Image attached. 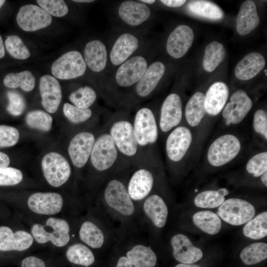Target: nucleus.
I'll list each match as a JSON object with an SVG mask.
<instances>
[{"instance_id":"17","label":"nucleus","mask_w":267,"mask_h":267,"mask_svg":"<svg viewBox=\"0 0 267 267\" xmlns=\"http://www.w3.org/2000/svg\"><path fill=\"white\" fill-rule=\"evenodd\" d=\"M182 118V101L180 95L170 93L163 101L160 112L159 128L163 133H167L178 126Z\"/></svg>"},{"instance_id":"48","label":"nucleus","mask_w":267,"mask_h":267,"mask_svg":"<svg viewBox=\"0 0 267 267\" xmlns=\"http://www.w3.org/2000/svg\"><path fill=\"white\" fill-rule=\"evenodd\" d=\"M22 179V173L18 169L7 167L0 169V186L16 185Z\"/></svg>"},{"instance_id":"50","label":"nucleus","mask_w":267,"mask_h":267,"mask_svg":"<svg viewBox=\"0 0 267 267\" xmlns=\"http://www.w3.org/2000/svg\"><path fill=\"white\" fill-rule=\"evenodd\" d=\"M253 126L255 132L267 139V113L263 109H258L253 116Z\"/></svg>"},{"instance_id":"56","label":"nucleus","mask_w":267,"mask_h":267,"mask_svg":"<svg viewBox=\"0 0 267 267\" xmlns=\"http://www.w3.org/2000/svg\"><path fill=\"white\" fill-rule=\"evenodd\" d=\"M175 267H202L200 266H199L194 264H183L180 263L177 265Z\"/></svg>"},{"instance_id":"28","label":"nucleus","mask_w":267,"mask_h":267,"mask_svg":"<svg viewBox=\"0 0 267 267\" xmlns=\"http://www.w3.org/2000/svg\"><path fill=\"white\" fill-rule=\"evenodd\" d=\"M265 64V59L262 54L250 53L238 63L235 69V75L240 80H250L260 73Z\"/></svg>"},{"instance_id":"42","label":"nucleus","mask_w":267,"mask_h":267,"mask_svg":"<svg viewBox=\"0 0 267 267\" xmlns=\"http://www.w3.org/2000/svg\"><path fill=\"white\" fill-rule=\"evenodd\" d=\"M25 122L32 129L47 132L51 129L53 120L48 113L40 110H35L27 113Z\"/></svg>"},{"instance_id":"55","label":"nucleus","mask_w":267,"mask_h":267,"mask_svg":"<svg viewBox=\"0 0 267 267\" xmlns=\"http://www.w3.org/2000/svg\"><path fill=\"white\" fill-rule=\"evenodd\" d=\"M5 54V49L3 41L1 36L0 35V58H2Z\"/></svg>"},{"instance_id":"3","label":"nucleus","mask_w":267,"mask_h":267,"mask_svg":"<svg viewBox=\"0 0 267 267\" xmlns=\"http://www.w3.org/2000/svg\"><path fill=\"white\" fill-rule=\"evenodd\" d=\"M107 130L120 155L134 162L139 159L141 150L136 140L133 121L123 112H119Z\"/></svg>"},{"instance_id":"26","label":"nucleus","mask_w":267,"mask_h":267,"mask_svg":"<svg viewBox=\"0 0 267 267\" xmlns=\"http://www.w3.org/2000/svg\"><path fill=\"white\" fill-rule=\"evenodd\" d=\"M33 237L24 230L13 232L9 227L0 226V251H23L33 244Z\"/></svg>"},{"instance_id":"39","label":"nucleus","mask_w":267,"mask_h":267,"mask_svg":"<svg viewBox=\"0 0 267 267\" xmlns=\"http://www.w3.org/2000/svg\"><path fill=\"white\" fill-rule=\"evenodd\" d=\"M244 235L254 240L261 239L267 235V212L264 211L247 222L243 228Z\"/></svg>"},{"instance_id":"4","label":"nucleus","mask_w":267,"mask_h":267,"mask_svg":"<svg viewBox=\"0 0 267 267\" xmlns=\"http://www.w3.org/2000/svg\"><path fill=\"white\" fill-rule=\"evenodd\" d=\"M166 69V66L162 61H152L140 80L119 104L130 107L149 98L163 80Z\"/></svg>"},{"instance_id":"38","label":"nucleus","mask_w":267,"mask_h":267,"mask_svg":"<svg viewBox=\"0 0 267 267\" xmlns=\"http://www.w3.org/2000/svg\"><path fill=\"white\" fill-rule=\"evenodd\" d=\"M4 85L10 89L20 88L24 91L33 90L36 84V80L33 74L27 70L19 73H10L3 79Z\"/></svg>"},{"instance_id":"47","label":"nucleus","mask_w":267,"mask_h":267,"mask_svg":"<svg viewBox=\"0 0 267 267\" xmlns=\"http://www.w3.org/2000/svg\"><path fill=\"white\" fill-rule=\"evenodd\" d=\"M8 104L6 110L11 115L15 116L20 115L26 108V101L20 93L10 90L7 92Z\"/></svg>"},{"instance_id":"60","label":"nucleus","mask_w":267,"mask_h":267,"mask_svg":"<svg viewBox=\"0 0 267 267\" xmlns=\"http://www.w3.org/2000/svg\"><path fill=\"white\" fill-rule=\"evenodd\" d=\"M5 0H0V9L2 6L4 4Z\"/></svg>"},{"instance_id":"34","label":"nucleus","mask_w":267,"mask_h":267,"mask_svg":"<svg viewBox=\"0 0 267 267\" xmlns=\"http://www.w3.org/2000/svg\"><path fill=\"white\" fill-rule=\"evenodd\" d=\"M188 11L199 17L211 20H220L223 16L221 8L213 2L196 0L190 1L187 4Z\"/></svg>"},{"instance_id":"53","label":"nucleus","mask_w":267,"mask_h":267,"mask_svg":"<svg viewBox=\"0 0 267 267\" xmlns=\"http://www.w3.org/2000/svg\"><path fill=\"white\" fill-rule=\"evenodd\" d=\"M116 267H134L126 256H121L118 260Z\"/></svg>"},{"instance_id":"57","label":"nucleus","mask_w":267,"mask_h":267,"mask_svg":"<svg viewBox=\"0 0 267 267\" xmlns=\"http://www.w3.org/2000/svg\"><path fill=\"white\" fill-rule=\"evenodd\" d=\"M261 180L262 183L266 186H267V172L264 173L261 176Z\"/></svg>"},{"instance_id":"41","label":"nucleus","mask_w":267,"mask_h":267,"mask_svg":"<svg viewBox=\"0 0 267 267\" xmlns=\"http://www.w3.org/2000/svg\"><path fill=\"white\" fill-rule=\"evenodd\" d=\"M97 95L95 89L89 86H84L72 92L69 99L73 105L82 108H89L96 100Z\"/></svg>"},{"instance_id":"5","label":"nucleus","mask_w":267,"mask_h":267,"mask_svg":"<svg viewBox=\"0 0 267 267\" xmlns=\"http://www.w3.org/2000/svg\"><path fill=\"white\" fill-rule=\"evenodd\" d=\"M113 12L118 23L116 27L142 31H146L152 15L150 7L139 0L121 1L115 6Z\"/></svg>"},{"instance_id":"23","label":"nucleus","mask_w":267,"mask_h":267,"mask_svg":"<svg viewBox=\"0 0 267 267\" xmlns=\"http://www.w3.org/2000/svg\"><path fill=\"white\" fill-rule=\"evenodd\" d=\"M170 243L174 258L180 263L194 264L203 257L202 250L194 246L191 240L182 233L173 235Z\"/></svg>"},{"instance_id":"12","label":"nucleus","mask_w":267,"mask_h":267,"mask_svg":"<svg viewBox=\"0 0 267 267\" xmlns=\"http://www.w3.org/2000/svg\"><path fill=\"white\" fill-rule=\"evenodd\" d=\"M51 69L54 77L60 80H71L83 76L87 68L83 54L78 50H72L55 60Z\"/></svg>"},{"instance_id":"27","label":"nucleus","mask_w":267,"mask_h":267,"mask_svg":"<svg viewBox=\"0 0 267 267\" xmlns=\"http://www.w3.org/2000/svg\"><path fill=\"white\" fill-rule=\"evenodd\" d=\"M229 95V89L223 82H217L212 84L205 95L206 113L214 116L223 109Z\"/></svg>"},{"instance_id":"37","label":"nucleus","mask_w":267,"mask_h":267,"mask_svg":"<svg viewBox=\"0 0 267 267\" xmlns=\"http://www.w3.org/2000/svg\"><path fill=\"white\" fill-rule=\"evenodd\" d=\"M66 256L70 262L86 267L90 266L95 261L91 250L88 246L81 243H75L69 246Z\"/></svg>"},{"instance_id":"9","label":"nucleus","mask_w":267,"mask_h":267,"mask_svg":"<svg viewBox=\"0 0 267 267\" xmlns=\"http://www.w3.org/2000/svg\"><path fill=\"white\" fill-rule=\"evenodd\" d=\"M133 125L134 136L141 150L157 142L158 123L151 107L145 105L139 108L134 114Z\"/></svg>"},{"instance_id":"1","label":"nucleus","mask_w":267,"mask_h":267,"mask_svg":"<svg viewBox=\"0 0 267 267\" xmlns=\"http://www.w3.org/2000/svg\"><path fill=\"white\" fill-rule=\"evenodd\" d=\"M152 62L151 48L148 43L114 71L106 84L105 98L119 104L140 80Z\"/></svg>"},{"instance_id":"22","label":"nucleus","mask_w":267,"mask_h":267,"mask_svg":"<svg viewBox=\"0 0 267 267\" xmlns=\"http://www.w3.org/2000/svg\"><path fill=\"white\" fill-rule=\"evenodd\" d=\"M27 203L29 208L35 213L53 215L61 211L63 200L58 193L36 192L29 196Z\"/></svg>"},{"instance_id":"45","label":"nucleus","mask_w":267,"mask_h":267,"mask_svg":"<svg viewBox=\"0 0 267 267\" xmlns=\"http://www.w3.org/2000/svg\"><path fill=\"white\" fill-rule=\"evenodd\" d=\"M246 171L253 177H261L267 172V152H262L253 156L246 165Z\"/></svg>"},{"instance_id":"51","label":"nucleus","mask_w":267,"mask_h":267,"mask_svg":"<svg viewBox=\"0 0 267 267\" xmlns=\"http://www.w3.org/2000/svg\"><path fill=\"white\" fill-rule=\"evenodd\" d=\"M21 267H46L42 259L35 256H29L24 259L21 263Z\"/></svg>"},{"instance_id":"54","label":"nucleus","mask_w":267,"mask_h":267,"mask_svg":"<svg viewBox=\"0 0 267 267\" xmlns=\"http://www.w3.org/2000/svg\"><path fill=\"white\" fill-rule=\"evenodd\" d=\"M10 164V159L5 153L0 152V169L7 167Z\"/></svg>"},{"instance_id":"43","label":"nucleus","mask_w":267,"mask_h":267,"mask_svg":"<svg viewBox=\"0 0 267 267\" xmlns=\"http://www.w3.org/2000/svg\"><path fill=\"white\" fill-rule=\"evenodd\" d=\"M5 46L8 53L15 59L25 60L30 56L27 47L16 35L8 36L5 41Z\"/></svg>"},{"instance_id":"31","label":"nucleus","mask_w":267,"mask_h":267,"mask_svg":"<svg viewBox=\"0 0 267 267\" xmlns=\"http://www.w3.org/2000/svg\"><path fill=\"white\" fill-rule=\"evenodd\" d=\"M81 240L93 249H100L106 244V236L103 230L91 221L82 223L79 231Z\"/></svg>"},{"instance_id":"36","label":"nucleus","mask_w":267,"mask_h":267,"mask_svg":"<svg viewBox=\"0 0 267 267\" xmlns=\"http://www.w3.org/2000/svg\"><path fill=\"white\" fill-rule=\"evenodd\" d=\"M229 193V190L226 188H221L218 190H205L196 196L194 203L195 205L199 208H217L225 201V197Z\"/></svg>"},{"instance_id":"29","label":"nucleus","mask_w":267,"mask_h":267,"mask_svg":"<svg viewBox=\"0 0 267 267\" xmlns=\"http://www.w3.org/2000/svg\"><path fill=\"white\" fill-rule=\"evenodd\" d=\"M260 18L254 1L248 0L240 6L236 20V31L240 35H245L255 29Z\"/></svg>"},{"instance_id":"52","label":"nucleus","mask_w":267,"mask_h":267,"mask_svg":"<svg viewBox=\"0 0 267 267\" xmlns=\"http://www.w3.org/2000/svg\"><path fill=\"white\" fill-rule=\"evenodd\" d=\"M165 6L169 7L176 8L180 7L184 4L186 0H161L159 1Z\"/></svg>"},{"instance_id":"59","label":"nucleus","mask_w":267,"mask_h":267,"mask_svg":"<svg viewBox=\"0 0 267 267\" xmlns=\"http://www.w3.org/2000/svg\"><path fill=\"white\" fill-rule=\"evenodd\" d=\"M73 2L77 3H91L94 1L93 0H73Z\"/></svg>"},{"instance_id":"19","label":"nucleus","mask_w":267,"mask_h":267,"mask_svg":"<svg viewBox=\"0 0 267 267\" xmlns=\"http://www.w3.org/2000/svg\"><path fill=\"white\" fill-rule=\"evenodd\" d=\"M252 106V100L244 90L238 89L234 91L230 98V101L222 109V116L226 125H237L241 123Z\"/></svg>"},{"instance_id":"35","label":"nucleus","mask_w":267,"mask_h":267,"mask_svg":"<svg viewBox=\"0 0 267 267\" xmlns=\"http://www.w3.org/2000/svg\"><path fill=\"white\" fill-rule=\"evenodd\" d=\"M223 45L217 41H213L205 48L202 65L204 70L213 72L223 61L225 56Z\"/></svg>"},{"instance_id":"44","label":"nucleus","mask_w":267,"mask_h":267,"mask_svg":"<svg viewBox=\"0 0 267 267\" xmlns=\"http://www.w3.org/2000/svg\"><path fill=\"white\" fill-rule=\"evenodd\" d=\"M63 112L67 119L75 124L85 122L92 115V111L90 108L82 109L69 103L64 104Z\"/></svg>"},{"instance_id":"33","label":"nucleus","mask_w":267,"mask_h":267,"mask_svg":"<svg viewBox=\"0 0 267 267\" xmlns=\"http://www.w3.org/2000/svg\"><path fill=\"white\" fill-rule=\"evenodd\" d=\"M192 221L196 226L204 232L210 235L218 234L222 227V222L218 215L209 210L195 213Z\"/></svg>"},{"instance_id":"32","label":"nucleus","mask_w":267,"mask_h":267,"mask_svg":"<svg viewBox=\"0 0 267 267\" xmlns=\"http://www.w3.org/2000/svg\"><path fill=\"white\" fill-rule=\"evenodd\" d=\"M206 114L205 94L197 91L190 98L185 106V120L189 126L196 127L200 123Z\"/></svg>"},{"instance_id":"25","label":"nucleus","mask_w":267,"mask_h":267,"mask_svg":"<svg viewBox=\"0 0 267 267\" xmlns=\"http://www.w3.org/2000/svg\"><path fill=\"white\" fill-rule=\"evenodd\" d=\"M142 210L145 217L157 228L164 227L168 217V206L158 194L151 193L142 202Z\"/></svg>"},{"instance_id":"6","label":"nucleus","mask_w":267,"mask_h":267,"mask_svg":"<svg viewBox=\"0 0 267 267\" xmlns=\"http://www.w3.org/2000/svg\"><path fill=\"white\" fill-rule=\"evenodd\" d=\"M103 200L112 212L124 219H131L135 214V203L129 195L126 182L120 178H111L106 182Z\"/></svg>"},{"instance_id":"21","label":"nucleus","mask_w":267,"mask_h":267,"mask_svg":"<svg viewBox=\"0 0 267 267\" xmlns=\"http://www.w3.org/2000/svg\"><path fill=\"white\" fill-rule=\"evenodd\" d=\"M194 37L193 31L189 26L186 25L177 26L167 39L166 52L174 59L182 57L191 47Z\"/></svg>"},{"instance_id":"20","label":"nucleus","mask_w":267,"mask_h":267,"mask_svg":"<svg viewBox=\"0 0 267 267\" xmlns=\"http://www.w3.org/2000/svg\"><path fill=\"white\" fill-rule=\"evenodd\" d=\"M96 137L91 133L82 132L77 134L70 141L68 151L73 166L82 168L88 162Z\"/></svg>"},{"instance_id":"30","label":"nucleus","mask_w":267,"mask_h":267,"mask_svg":"<svg viewBox=\"0 0 267 267\" xmlns=\"http://www.w3.org/2000/svg\"><path fill=\"white\" fill-rule=\"evenodd\" d=\"M134 267H154L157 257L151 246L142 243L134 244L126 256Z\"/></svg>"},{"instance_id":"40","label":"nucleus","mask_w":267,"mask_h":267,"mask_svg":"<svg viewBox=\"0 0 267 267\" xmlns=\"http://www.w3.org/2000/svg\"><path fill=\"white\" fill-rule=\"evenodd\" d=\"M240 257L246 265L258 264L267 258V244L264 242L250 244L243 249Z\"/></svg>"},{"instance_id":"13","label":"nucleus","mask_w":267,"mask_h":267,"mask_svg":"<svg viewBox=\"0 0 267 267\" xmlns=\"http://www.w3.org/2000/svg\"><path fill=\"white\" fill-rule=\"evenodd\" d=\"M218 216L228 224L240 225L255 217L254 206L248 201L237 198L225 200L218 208Z\"/></svg>"},{"instance_id":"15","label":"nucleus","mask_w":267,"mask_h":267,"mask_svg":"<svg viewBox=\"0 0 267 267\" xmlns=\"http://www.w3.org/2000/svg\"><path fill=\"white\" fill-rule=\"evenodd\" d=\"M155 183V176L152 171L141 166L131 174L126 187L129 195L134 202H142L152 192Z\"/></svg>"},{"instance_id":"61","label":"nucleus","mask_w":267,"mask_h":267,"mask_svg":"<svg viewBox=\"0 0 267 267\" xmlns=\"http://www.w3.org/2000/svg\"><path fill=\"white\" fill-rule=\"evenodd\" d=\"M267 69H265V71H264V72H265V73H266V76L267 75Z\"/></svg>"},{"instance_id":"24","label":"nucleus","mask_w":267,"mask_h":267,"mask_svg":"<svg viewBox=\"0 0 267 267\" xmlns=\"http://www.w3.org/2000/svg\"><path fill=\"white\" fill-rule=\"evenodd\" d=\"M39 89L43 107L48 113H55L62 99L61 89L57 80L49 75L43 76L40 78Z\"/></svg>"},{"instance_id":"18","label":"nucleus","mask_w":267,"mask_h":267,"mask_svg":"<svg viewBox=\"0 0 267 267\" xmlns=\"http://www.w3.org/2000/svg\"><path fill=\"white\" fill-rule=\"evenodd\" d=\"M16 21L24 31L33 32L48 26L52 22V17L40 6L26 4L20 8Z\"/></svg>"},{"instance_id":"49","label":"nucleus","mask_w":267,"mask_h":267,"mask_svg":"<svg viewBox=\"0 0 267 267\" xmlns=\"http://www.w3.org/2000/svg\"><path fill=\"white\" fill-rule=\"evenodd\" d=\"M19 139V133L14 127L0 125V147H8L15 145Z\"/></svg>"},{"instance_id":"14","label":"nucleus","mask_w":267,"mask_h":267,"mask_svg":"<svg viewBox=\"0 0 267 267\" xmlns=\"http://www.w3.org/2000/svg\"><path fill=\"white\" fill-rule=\"evenodd\" d=\"M41 166L45 179L53 187L61 186L70 177V165L66 159L58 153H47L42 159Z\"/></svg>"},{"instance_id":"2","label":"nucleus","mask_w":267,"mask_h":267,"mask_svg":"<svg viewBox=\"0 0 267 267\" xmlns=\"http://www.w3.org/2000/svg\"><path fill=\"white\" fill-rule=\"evenodd\" d=\"M148 43L146 31L118 27L114 29L107 42L109 64L105 88L116 68L139 51Z\"/></svg>"},{"instance_id":"11","label":"nucleus","mask_w":267,"mask_h":267,"mask_svg":"<svg viewBox=\"0 0 267 267\" xmlns=\"http://www.w3.org/2000/svg\"><path fill=\"white\" fill-rule=\"evenodd\" d=\"M241 149V143L235 135L224 134L217 137L210 145L207 154L208 163L215 167L224 166L233 160Z\"/></svg>"},{"instance_id":"10","label":"nucleus","mask_w":267,"mask_h":267,"mask_svg":"<svg viewBox=\"0 0 267 267\" xmlns=\"http://www.w3.org/2000/svg\"><path fill=\"white\" fill-rule=\"evenodd\" d=\"M70 226L63 219L50 217L44 225L35 223L31 227V233L35 240L40 244L51 242L54 245L61 247L70 241Z\"/></svg>"},{"instance_id":"7","label":"nucleus","mask_w":267,"mask_h":267,"mask_svg":"<svg viewBox=\"0 0 267 267\" xmlns=\"http://www.w3.org/2000/svg\"><path fill=\"white\" fill-rule=\"evenodd\" d=\"M120 156L107 130L96 138L89 159L92 166L96 171L106 174L117 165Z\"/></svg>"},{"instance_id":"58","label":"nucleus","mask_w":267,"mask_h":267,"mask_svg":"<svg viewBox=\"0 0 267 267\" xmlns=\"http://www.w3.org/2000/svg\"><path fill=\"white\" fill-rule=\"evenodd\" d=\"M141 2L150 6L154 4L156 0H139Z\"/></svg>"},{"instance_id":"46","label":"nucleus","mask_w":267,"mask_h":267,"mask_svg":"<svg viewBox=\"0 0 267 267\" xmlns=\"http://www.w3.org/2000/svg\"><path fill=\"white\" fill-rule=\"evenodd\" d=\"M37 2L45 12L55 17H63L69 11L68 7L63 0H37Z\"/></svg>"},{"instance_id":"8","label":"nucleus","mask_w":267,"mask_h":267,"mask_svg":"<svg viewBox=\"0 0 267 267\" xmlns=\"http://www.w3.org/2000/svg\"><path fill=\"white\" fill-rule=\"evenodd\" d=\"M83 55L87 69L98 78L101 90L104 93L109 64L107 43L98 39L88 42L84 46Z\"/></svg>"},{"instance_id":"16","label":"nucleus","mask_w":267,"mask_h":267,"mask_svg":"<svg viewBox=\"0 0 267 267\" xmlns=\"http://www.w3.org/2000/svg\"><path fill=\"white\" fill-rule=\"evenodd\" d=\"M192 141L190 130L184 126H178L168 134L165 149L168 159L172 162L180 161L188 151Z\"/></svg>"}]
</instances>
